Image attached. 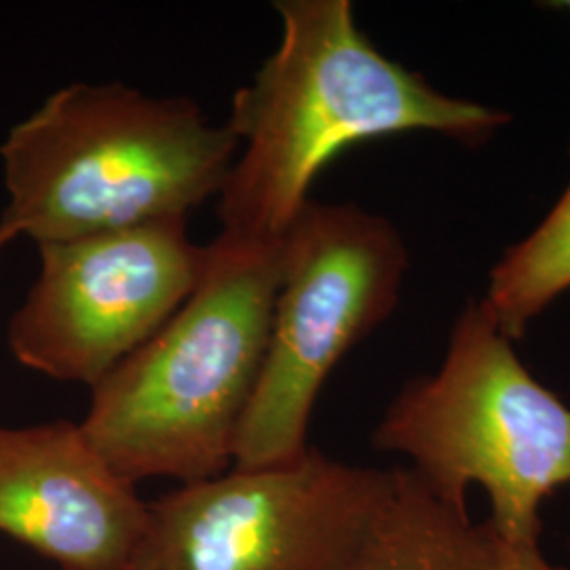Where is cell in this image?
Here are the masks:
<instances>
[{
  "instance_id": "277c9868",
  "label": "cell",
  "mask_w": 570,
  "mask_h": 570,
  "mask_svg": "<svg viewBox=\"0 0 570 570\" xmlns=\"http://www.w3.org/2000/svg\"><path fill=\"white\" fill-rule=\"evenodd\" d=\"M372 444L404 454L407 469L459 510L480 487L508 546L541 543L546 501L570 487V406L530 374L484 298L468 301L442 366L407 381Z\"/></svg>"
},
{
  "instance_id": "7a4b0ae2",
  "label": "cell",
  "mask_w": 570,
  "mask_h": 570,
  "mask_svg": "<svg viewBox=\"0 0 570 570\" xmlns=\"http://www.w3.org/2000/svg\"><path fill=\"white\" fill-rule=\"evenodd\" d=\"M279 244L220 233L193 294L91 387L82 433L129 484H180L233 468L265 362L282 279Z\"/></svg>"
},
{
  "instance_id": "30bf717a",
  "label": "cell",
  "mask_w": 570,
  "mask_h": 570,
  "mask_svg": "<svg viewBox=\"0 0 570 570\" xmlns=\"http://www.w3.org/2000/svg\"><path fill=\"white\" fill-rule=\"evenodd\" d=\"M570 150V148H569ZM570 289V183L550 214L490 268L489 305L499 327L518 341L548 306Z\"/></svg>"
},
{
  "instance_id": "6da1fadb",
  "label": "cell",
  "mask_w": 570,
  "mask_h": 570,
  "mask_svg": "<svg viewBox=\"0 0 570 570\" xmlns=\"http://www.w3.org/2000/svg\"><path fill=\"white\" fill-rule=\"evenodd\" d=\"M282 41L237 89L228 127L239 150L218 195L226 235L277 244L343 150L410 131L482 146L508 110L452 98L381 53L348 0H279Z\"/></svg>"
},
{
  "instance_id": "ba28073f",
  "label": "cell",
  "mask_w": 570,
  "mask_h": 570,
  "mask_svg": "<svg viewBox=\"0 0 570 570\" xmlns=\"http://www.w3.org/2000/svg\"><path fill=\"white\" fill-rule=\"evenodd\" d=\"M146 518L138 490L79 423L0 425V532L61 570H127Z\"/></svg>"
},
{
  "instance_id": "3957f363",
  "label": "cell",
  "mask_w": 570,
  "mask_h": 570,
  "mask_svg": "<svg viewBox=\"0 0 570 570\" xmlns=\"http://www.w3.org/2000/svg\"><path fill=\"white\" fill-rule=\"evenodd\" d=\"M239 142L188 98L72 82L0 144V223L35 244L186 218L218 197Z\"/></svg>"
},
{
  "instance_id": "7c38bea8",
  "label": "cell",
  "mask_w": 570,
  "mask_h": 570,
  "mask_svg": "<svg viewBox=\"0 0 570 570\" xmlns=\"http://www.w3.org/2000/svg\"><path fill=\"white\" fill-rule=\"evenodd\" d=\"M16 239H18V235H16L9 226H4L0 223V258H2L4 249H7L9 245L13 244Z\"/></svg>"
},
{
  "instance_id": "8992f818",
  "label": "cell",
  "mask_w": 570,
  "mask_h": 570,
  "mask_svg": "<svg viewBox=\"0 0 570 570\" xmlns=\"http://www.w3.org/2000/svg\"><path fill=\"white\" fill-rule=\"evenodd\" d=\"M393 469L317 449L271 468H230L146 503L127 570H341L383 503Z\"/></svg>"
},
{
  "instance_id": "9c48e42d",
  "label": "cell",
  "mask_w": 570,
  "mask_h": 570,
  "mask_svg": "<svg viewBox=\"0 0 570 570\" xmlns=\"http://www.w3.org/2000/svg\"><path fill=\"white\" fill-rule=\"evenodd\" d=\"M503 543L487 522L442 501L407 468L393 480L341 570H501Z\"/></svg>"
},
{
  "instance_id": "52a82bcc",
  "label": "cell",
  "mask_w": 570,
  "mask_h": 570,
  "mask_svg": "<svg viewBox=\"0 0 570 570\" xmlns=\"http://www.w3.org/2000/svg\"><path fill=\"white\" fill-rule=\"evenodd\" d=\"M37 249L39 275L7 343L21 366L89 389L161 330L207 265V245L190 242L186 218Z\"/></svg>"
},
{
  "instance_id": "5b68a950",
  "label": "cell",
  "mask_w": 570,
  "mask_h": 570,
  "mask_svg": "<svg viewBox=\"0 0 570 570\" xmlns=\"http://www.w3.org/2000/svg\"><path fill=\"white\" fill-rule=\"evenodd\" d=\"M282 279L265 362L235 440L233 468L298 461L327 376L400 303L406 244L385 216L308 202L279 244Z\"/></svg>"
},
{
  "instance_id": "4fadbf2b",
  "label": "cell",
  "mask_w": 570,
  "mask_h": 570,
  "mask_svg": "<svg viewBox=\"0 0 570 570\" xmlns=\"http://www.w3.org/2000/svg\"><path fill=\"white\" fill-rule=\"evenodd\" d=\"M548 4L553 9H562V11L570 13V0H558V2H548Z\"/></svg>"
},
{
  "instance_id": "8fae6325",
  "label": "cell",
  "mask_w": 570,
  "mask_h": 570,
  "mask_svg": "<svg viewBox=\"0 0 570 570\" xmlns=\"http://www.w3.org/2000/svg\"><path fill=\"white\" fill-rule=\"evenodd\" d=\"M503 543V541H501ZM501 570H567L551 564L541 550V543L534 546H508L503 543V569Z\"/></svg>"
}]
</instances>
